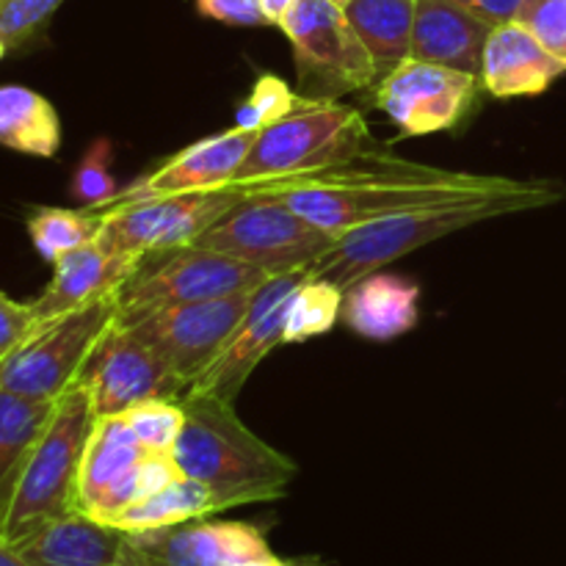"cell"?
I'll return each mask as SVG.
<instances>
[{
    "label": "cell",
    "instance_id": "obj_1",
    "mask_svg": "<svg viewBox=\"0 0 566 566\" xmlns=\"http://www.w3.org/2000/svg\"><path fill=\"white\" fill-rule=\"evenodd\" d=\"M517 186L520 180L514 177L440 169L385 149H365L340 164L241 188L249 197L260 193V197L282 199L307 221L340 235L387 216L429 208V205L490 197Z\"/></svg>",
    "mask_w": 566,
    "mask_h": 566
},
{
    "label": "cell",
    "instance_id": "obj_2",
    "mask_svg": "<svg viewBox=\"0 0 566 566\" xmlns=\"http://www.w3.org/2000/svg\"><path fill=\"white\" fill-rule=\"evenodd\" d=\"M564 197L566 186L558 180H520V186L512 191L387 216V219L340 232L335 247L310 269V276L329 280L340 291H348L363 276L385 269L387 263L401 260L403 254L415 252L426 243H434L453 232L481 224V221L497 219V216L547 208V205L562 202Z\"/></svg>",
    "mask_w": 566,
    "mask_h": 566
},
{
    "label": "cell",
    "instance_id": "obj_3",
    "mask_svg": "<svg viewBox=\"0 0 566 566\" xmlns=\"http://www.w3.org/2000/svg\"><path fill=\"white\" fill-rule=\"evenodd\" d=\"M180 401L186 409V429L171 457L182 475L202 481L213 492L219 512L280 501L285 495L296 464L254 434L235 415V403L191 392Z\"/></svg>",
    "mask_w": 566,
    "mask_h": 566
},
{
    "label": "cell",
    "instance_id": "obj_4",
    "mask_svg": "<svg viewBox=\"0 0 566 566\" xmlns=\"http://www.w3.org/2000/svg\"><path fill=\"white\" fill-rule=\"evenodd\" d=\"M94 420L97 415L92 398L81 385H72L55 401L53 415L22 468L9 512L0 523V536L11 545L25 539L50 520L75 512L77 470Z\"/></svg>",
    "mask_w": 566,
    "mask_h": 566
},
{
    "label": "cell",
    "instance_id": "obj_5",
    "mask_svg": "<svg viewBox=\"0 0 566 566\" xmlns=\"http://www.w3.org/2000/svg\"><path fill=\"white\" fill-rule=\"evenodd\" d=\"M365 149H376V138L357 108L343 105L340 99L302 97L293 114L258 133L232 182L252 186L296 171H313L354 158Z\"/></svg>",
    "mask_w": 566,
    "mask_h": 566
},
{
    "label": "cell",
    "instance_id": "obj_6",
    "mask_svg": "<svg viewBox=\"0 0 566 566\" xmlns=\"http://www.w3.org/2000/svg\"><path fill=\"white\" fill-rule=\"evenodd\" d=\"M265 280H271L265 271L197 243L144 252L119 291L116 326H133L147 315L177 304L254 291Z\"/></svg>",
    "mask_w": 566,
    "mask_h": 566
},
{
    "label": "cell",
    "instance_id": "obj_7",
    "mask_svg": "<svg viewBox=\"0 0 566 566\" xmlns=\"http://www.w3.org/2000/svg\"><path fill=\"white\" fill-rule=\"evenodd\" d=\"M119 318V291L72 313L39 321L36 329L0 363V390L36 401H59L77 385L105 332Z\"/></svg>",
    "mask_w": 566,
    "mask_h": 566
},
{
    "label": "cell",
    "instance_id": "obj_8",
    "mask_svg": "<svg viewBox=\"0 0 566 566\" xmlns=\"http://www.w3.org/2000/svg\"><path fill=\"white\" fill-rule=\"evenodd\" d=\"M335 241V232L307 221L282 199L254 193L193 243L243 260L269 276H280L313 269Z\"/></svg>",
    "mask_w": 566,
    "mask_h": 566
},
{
    "label": "cell",
    "instance_id": "obj_9",
    "mask_svg": "<svg viewBox=\"0 0 566 566\" xmlns=\"http://www.w3.org/2000/svg\"><path fill=\"white\" fill-rule=\"evenodd\" d=\"M280 28L291 39L298 97L340 99L379 83L368 48L335 0H296Z\"/></svg>",
    "mask_w": 566,
    "mask_h": 566
},
{
    "label": "cell",
    "instance_id": "obj_10",
    "mask_svg": "<svg viewBox=\"0 0 566 566\" xmlns=\"http://www.w3.org/2000/svg\"><path fill=\"white\" fill-rule=\"evenodd\" d=\"M249 193L238 182L213 191L166 193V197L122 202L97 210L103 224L97 241L116 254H144L155 249L186 247L219 219H224Z\"/></svg>",
    "mask_w": 566,
    "mask_h": 566
},
{
    "label": "cell",
    "instance_id": "obj_11",
    "mask_svg": "<svg viewBox=\"0 0 566 566\" xmlns=\"http://www.w3.org/2000/svg\"><path fill=\"white\" fill-rule=\"evenodd\" d=\"M254 293L258 287L232 293V296L208 298V302L177 304V307L147 315L127 329L149 343L166 359V365L191 387L224 352L230 337L247 318Z\"/></svg>",
    "mask_w": 566,
    "mask_h": 566
},
{
    "label": "cell",
    "instance_id": "obj_12",
    "mask_svg": "<svg viewBox=\"0 0 566 566\" xmlns=\"http://www.w3.org/2000/svg\"><path fill=\"white\" fill-rule=\"evenodd\" d=\"M77 385L88 392L97 418L122 415L149 398H182L188 385L166 359L127 326H111L83 365Z\"/></svg>",
    "mask_w": 566,
    "mask_h": 566
},
{
    "label": "cell",
    "instance_id": "obj_13",
    "mask_svg": "<svg viewBox=\"0 0 566 566\" xmlns=\"http://www.w3.org/2000/svg\"><path fill=\"white\" fill-rule=\"evenodd\" d=\"M481 81L468 72L407 59L376 83V108L396 122L401 138L453 130L475 103Z\"/></svg>",
    "mask_w": 566,
    "mask_h": 566
},
{
    "label": "cell",
    "instance_id": "obj_14",
    "mask_svg": "<svg viewBox=\"0 0 566 566\" xmlns=\"http://www.w3.org/2000/svg\"><path fill=\"white\" fill-rule=\"evenodd\" d=\"M147 453L125 415H103L94 420L77 470V512L111 525L130 503L142 501V462Z\"/></svg>",
    "mask_w": 566,
    "mask_h": 566
},
{
    "label": "cell",
    "instance_id": "obj_15",
    "mask_svg": "<svg viewBox=\"0 0 566 566\" xmlns=\"http://www.w3.org/2000/svg\"><path fill=\"white\" fill-rule=\"evenodd\" d=\"M307 274L310 269L291 271V274L271 276L269 282H263L254 293L247 318L241 321L224 352L186 392H191V396H213L219 401L235 403L252 370L269 357L271 348L282 343L287 304H291L293 291L307 280Z\"/></svg>",
    "mask_w": 566,
    "mask_h": 566
},
{
    "label": "cell",
    "instance_id": "obj_16",
    "mask_svg": "<svg viewBox=\"0 0 566 566\" xmlns=\"http://www.w3.org/2000/svg\"><path fill=\"white\" fill-rule=\"evenodd\" d=\"M271 556L269 539L249 523H191L127 534L125 566H243Z\"/></svg>",
    "mask_w": 566,
    "mask_h": 566
},
{
    "label": "cell",
    "instance_id": "obj_17",
    "mask_svg": "<svg viewBox=\"0 0 566 566\" xmlns=\"http://www.w3.org/2000/svg\"><path fill=\"white\" fill-rule=\"evenodd\" d=\"M258 133L230 127L219 136H208L202 142L188 144L177 155L166 158L158 169L144 175L130 188L116 193L108 205L99 210L114 208L122 202H138V199L166 197V193H188V191H213V188L230 186L241 171L249 149H252Z\"/></svg>",
    "mask_w": 566,
    "mask_h": 566
},
{
    "label": "cell",
    "instance_id": "obj_18",
    "mask_svg": "<svg viewBox=\"0 0 566 566\" xmlns=\"http://www.w3.org/2000/svg\"><path fill=\"white\" fill-rule=\"evenodd\" d=\"M142 254H116L97 241V235L53 265V280L31 302L36 321L72 313L77 307L97 302L108 293L122 291Z\"/></svg>",
    "mask_w": 566,
    "mask_h": 566
},
{
    "label": "cell",
    "instance_id": "obj_19",
    "mask_svg": "<svg viewBox=\"0 0 566 566\" xmlns=\"http://www.w3.org/2000/svg\"><path fill=\"white\" fill-rule=\"evenodd\" d=\"M566 72L520 20L492 28L481 61V88L497 99L536 97Z\"/></svg>",
    "mask_w": 566,
    "mask_h": 566
},
{
    "label": "cell",
    "instance_id": "obj_20",
    "mask_svg": "<svg viewBox=\"0 0 566 566\" xmlns=\"http://www.w3.org/2000/svg\"><path fill=\"white\" fill-rule=\"evenodd\" d=\"M492 25L457 0H418L415 6L412 59L468 72L481 81Z\"/></svg>",
    "mask_w": 566,
    "mask_h": 566
},
{
    "label": "cell",
    "instance_id": "obj_21",
    "mask_svg": "<svg viewBox=\"0 0 566 566\" xmlns=\"http://www.w3.org/2000/svg\"><path fill=\"white\" fill-rule=\"evenodd\" d=\"M125 545V531L75 509L44 523L14 547L31 566H122Z\"/></svg>",
    "mask_w": 566,
    "mask_h": 566
},
{
    "label": "cell",
    "instance_id": "obj_22",
    "mask_svg": "<svg viewBox=\"0 0 566 566\" xmlns=\"http://www.w3.org/2000/svg\"><path fill=\"white\" fill-rule=\"evenodd\" d=\"M343 324L368 340H396L418 326L420 285L401 274H374L343 291Z\"/></svg>",
    "mask_w": 566,
    "mask_h": 566
},
{
    "label": "cell",
    "instance_id": "obj_23",
    "mask_svg": "<svg viewBox=\"0 0 566 566\" xmlns=\"http://www.w3.org/2000/svg\"><path fill=\"white\" fill-rule=\"evenodd\" d=\"M415 6L418 0H348L346 17L368 48L379 81L412 59Z\"/></svg>",
    "mask_w": 566,
    "mask_h": 566
},
{
    "label": "cell",
    "instance_id": "obj_24",
    "mask_svg": "<svg viewBox=\"0 0 566 566\" xmlns=\"http://www.w3.org/2000/svg\"><path fill=\"white\" fill-rule=\"evenodd\" d=\"M0 147L31 158H55L61 119L53 103L28 86H0Z\"/></svg>",
    "mask_w": 566,
    "mask_h": 566
},
{
    "label": "cell",
    "instance_id": "obj_25",
    "mask_svg": "<svg viewBox=\"0 0 566 566\" xmlns=\"http://www.w3.org/2000/svg\"><path fill=\"white\" fill-rule=\"evenodd\" d=\"M53 407L55 401H36L0 390V523L9 512L22 468L48 426Z\"/></svg>",
    "mask_w": 566,
    "mask_h": 566
},
{
    "label": "cell",
    "instance_id": "obj_26",
    "mask_svg": "<svg viewBox=\"0 0 566 566\" xmlns=\"http://www.w3.org/2000/svg\"><path fill=\"white\" fill-rule=\"evenodd\" d=\"M210 514H219L213 492L202 481L182 475L175 484L130 503L111 525L125 531V534H144V531H158L169 528V525L191 523V520H205Z\"/></svg>",
    "mask_w": 566,
    "mask_h": 566
},
{
    "label": "cell",
    "instance_id": "obj_27",
    "mask_svg": "<svg viewBox=\"0 0 566 566\" xmlns=\"http://www.w3.org/2000/svg\"><path fill=\"white\" fill-rule=\"evenodd\" d=\"M99 224H103V216L92 208H33L25 219L33 249L50 265L59 263L72 249L92 241L97 235Z\"/></svg>",
    "mask_w": 566,
    "mask_h": 566
},
{
    "label": "cell",
    "instance_id": "obj_28",
    "mask_svg": "<svg viewBox=\"0 0 566 566\" xmlns=\"http://www.w3.org/2000/svg\"><path fill=\"white\" fill-rule=\"evenodd\" d=\"M343 310V291L329 280L310 276L293 291L285 315L282 343H304L310 337L326 335L337 324Z\"/></svg>",
    "mask_w": 566,
    "mask_h": 566
},
{
    "label": "cell",
    "instance_id": "obj_29",
    "mask_svg": "<svg viewBox=\"0 0 566 566\" xmlns=\"http://www.w3.org/2000/svg\"><path fill=\"white\" fill-rule=\"evenodd\" d=\"M64 0H0V39L11 55L36 50Z\"/></svg>",
    "mask_w": 566,
    "mask_h": 566
},
{
    "label": "cell",
    "instance_id": "obj_30",
    "mask_svg": "<svg viewBox=\"0 0 566 566\" xmlns=\"http://www.w3.org/2000/svg\"><path fill=\"white\" fill-rule=\"evenodd\" d=\"M122 415L147 451L171 453L186 429V409L180 398H149Z\"/></svg>",
    "mask_w": 566,
    "mask_h": 566
},
{
    "label": "cell",
    "instance_id": "obj_31",
    "mask_svg": "<svg viewBox=\"0 0 566 566\" xmlns=\"http://www.w3.org/2000/svg\"><path fill=\"white\" fill-rule=\"evenodd\" d=\"M298 105H302L298 92H293V88L287 86L280 75H274V72H263V75L254 81L252 94L238 105L235 127L260 133L265 130V127L285 119V116L293 114Z\"/></svg>",
    "mask_w": 566,
    "mask_h": 566
},
{
    "label": "cell",
    "instance_id": "obj_32",
    "mask_svg": "<svg viewBox=\"0 0 566 566\" xmlns=\"http://www.w3.org/2000/svg\"><path fill=\"white\" fill-rule=\"evenodd\" d=\"M111 158H114V144L108 138H94L83 158L77 160L70 180V193L83 208L99 210L119 193L114 175H111Z\"/></svg>",
    "mask_w": 566,
    "mask_h": 566
},
{
    "label": "cell",
    "instance_id": "obj_33",
    "mask_svg": "<svg viewBox=\"0 0 566 566\" xmlns=\"http://www.w3.org/2000/svg\"><path fill=\"white\" fill-rule=\"evenodd\" d=\"M517 20L566 66V0H525Z\"/></svg>",
    "mask_w": 566,
    "mask_h": 566
},
{
    "label": "cell",
    "instance_id": "obj_34",
    "mask_svg": "<svg viewBox=\"0 0 566 566\" xmlns=\"http://www.w3.org/2000/svg\"><path fill=\"white\" fill-rule=\"evenodd\" d=\"M36 324L31 302H17L0 291V363L36 329Z\"/></svg>",
    "mask_w": 566,
    "mask_h": 566
},
{
    "label": "cell",
    "instance_id": "obj_35",
    "mask_svg": "<svg viewBox=\"0 0 566 566\" xmlns=\"http://www.w3.org/2000/svg\"><path fill=\"white\" fill-rule=\"evenodd\" d=\"M197 11L208 20L224 22L235 28H258L269 25V20L260 11L258 0H193Z\"/></svg>",
    "mask_w": 566,
    "mask_h": 566
},
{
    "label": "cell",
    "instance_id": "obj_36",
    "mask_svg": "<svg viewBox=\"0 0 566 566\" xmlns=\"http://www.w3.org/2000/svg\"><path fill=\"white\" fill-rule=\"evenodd\" d=\"M457 3H462L464 9H470L475 17H481V20L495 28L503 25V22L517 20L525 0H457Z\"/></svg>",
    "mask_w": 566,
    "mask_h": 566
},
{
    "label": "cell",
    "instance_id": "obj_37",
    "mask_svg": "<svg viewBox=\"0 0 566 566\" xmlns=\"http://www.w3.org/2000/svg\"><path fill=\"white\" fill-rule=\"evenodd\" d=\"M258 3L265 20H269V25H282V20H285L287 11L293 9L296 0H258Z\"/></svg>",
    "mask_w": 566,
    "mask_h": 566
},
{
    "label": "cell",
    "instance_id": "obj_38",
    "mask_svg": "<svg viewBox=\"0 0 566 566\" xmlns=\"http://www.w3.org/2000/svg\"><path fill=\"white\" fill-rule=\"evenodd\" d=\"M0 566H31V564L20 556V551H17L9 539L0 536Z\"/></svg>",
    "mask_w": 566,
    "mask_h": 566
},
{
    "label": "cell",
    "instance_id": "obj_39",
    "mask_svg": "<svg viewBox=\"0 0 566 566\" xmlns=\"http://www.w3.org/2000/svg\"><path fill=\"white\" fill-rule=\"evenodd\" d=\"M243 566H302V564H296V562H285V558H276L274 553H271V556L258 558V562H249V564H243Z\"/></svg>",
    "mask_w": 566,
    "mask_h": 566
},
{
    "label": "cell",
    "instance_id": "obj_40",
    "mask_svg": "<svg viewBox=\"0 0 566 566\" xmlns=\"http://www.w3.org/2000/svg\"><path fill=\"white\" fill-rule=\"evenodd\" d=\"M6 55H9V50H6L3 39H0V61H3V59H6Z\"/></svg>",
    "mask_w": 566,
    "mask_h": 566
},
{
    "label": "cell",
    "instance_id": "obj_41",
    "mask_svg": "<svg viewBox=\"0 0 566 566\" xmlns=\"http://www.w3.org/2000/svg\"><path fill=\"white\" fill-rule=\"evenodd\" d=\"M335 3H337V6H343V9H346V6H348V0H335Z\"/></svg>",
    "mask_w": 566,
    "mask_h": 566
},
{
    "label": "cell",
    "instance_id": "obj_42",
    "mask_svg": "<svg viewBox=\"0 0 566 566\" xmlns=\"http://www.w3.org/2000/svg\"><path fill=\"white\" fill-rule=\"evenodd\" d=\"M122 566H125V564H122Z\"/></svg>",
    "mask_w": 566,
    "mask_h": 566
}]
</instances>
